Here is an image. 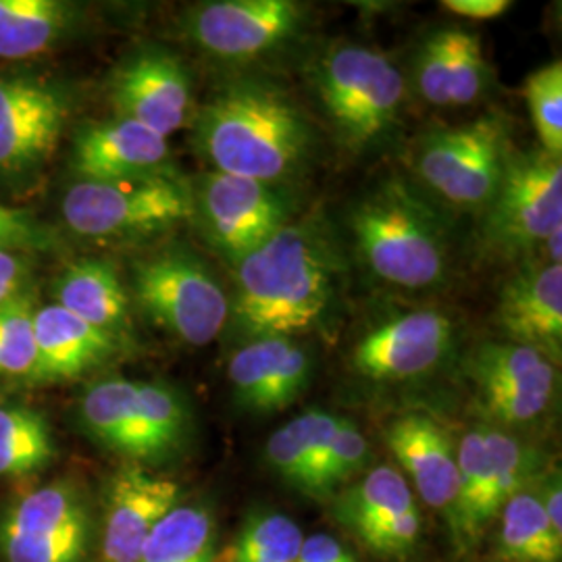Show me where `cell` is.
I'll return each instance as SVG.
<instances>
[{"label": "cell", "instance_id": "cell-1", "mask_svg": "<svg viewBox=\"0 0 562 562\" xmlns=\"http://www.w3.org/2000/svg\"><path fill=\"white\" fill-rule=\"evenodd\" d=\"M331 252L311 227L283 225L246 255L236 271L229 308L241 331L255 338H294L317 329L334 302Z\"/></svg>", "mask_w": 562, "mask_h": 562}, {"label": "cell", "instance_id": "cell-2", "mask_svg": "<svg viewBox=\"0 0 562 562\" xmlns=\"http://www.w3.org/2000/svg\"><path fill=\"white\" fill-rule=\"evenodd\" d=\"M196 144L217 173L276 186L304 165L313 132L280 88L234 83L202 109Z\"/></svg>", "mask_w": 562, "mask_h": 562}, {"label": "cell", "instance_id": "cell-3", "mask_svg": "<svg viewBox=\"0 0 562 562\" xmlns=\"http://www.w3.org/2000/svg\"><path fill=\"white\" fill-rule=\"evenodd\" d=\"M350 227L371 271L401 288H429L446 278L440 222L401 181H385L355 209Z\"/></svg>", "mask_w": 562, "mask_h": 562}, {"label": "cell", "instance_id": "cell-4", "mask_svg": "<svg viewBox=\"0 0 562 562\" xmlns=\"http://www.w3.org/2000/svg\"><path fill=\"white\" fill-rule=\"evenodd\" d=\"M63 220L88 238L159 234L196 213L190 188L167 171L115 181H78L60 204Z\"/></svg>", "mask_w": 562, "mask_h": 562}, {"label": "cell", "instance_id": "cell-5", "mask_svg": "<svg viewBox=\"0 0 562 562\" xmlns=\"http://www.w3.org/2000/svg\"><path fill=\"white\" fill-rule=\"evenodd\" d=\"M81 422L104 448L136 461H157L180 446L188 408L162 383L104 380L81 398Z\"/></svg>", "mask_w": 562, "mask_h": 562}, {"label": "cell", "instance_id": "cell-6", "mask_svg": "<svg viewBox=\"0 0 562 562\" xmlns=\"http://www.w3.org/2000/svg\"><path fill=\"white\" fill-rule=\"evenodd\" d=\"M317 90L327 117L352 150L373 146L398 120L404 81L394 63L373 48L338 46L325 55Z\"/></svg>", "mask_w": 562, "mask_h": 562}, {"label": "cell", "instance_id": "cell-7", "mask_svg": "<svg viewBox=\"0 0 562 562\" xmlns=\"http://www.w3.org/2000/svg\"><path fill=\"white\" fill-rule=\"evenodd\" d=\"M134 292L150 322L190 346L211 344L229 319L222 283L186 250H161L138 262Z\"/></svg>", "mask_w": 562, "mask_h": 562}, {"label": "cell", "instance_id": "cell-8", "mask_svg": "<svg viewBox=\"0 0 562 562\" xmlns=\"http://www.w3.org/2000/svg\"><path fill=\"white\" fill-rule=\"evenodd\" d=\"M562 227L561 159L538 150L506 162L487 202L483 240L498 255H522L543 246Z\"/></svg>", "mask_w": 562, "mask_h": 562}, {"label": "cell", "instance_id": "cell-9", "mask_svg": "<svg viewBox=\"0 0 562 562\" xmlns=\"http://www.w3.org/2000/svg\"><path fill=\"white\" fill-rule=\"evenodd\" d=\"M508 159V125L496 115H483L425 138L415 169L446 201L482 206L492 201Z\"/></svg>", "mask_w": 562, "mask_h": 562}, {"label": "cell", "instance_id": "cell-10", "mask_svg": "<svg viewBox=\"0 0 562 562\" xmlns=\"http://www.w3.org/2000/svg\"><path fill=\"white\" fill-rule=\"evenodd\" d=\"M469 375L475 383L483 413L503 425L540 419L557 385L550 357L517 341L482 344L471 359Z\"/></svg>", "mask_w": 562, "mask_h": 562}, {"label": "cell", "instance_id": "cell-11", "mask_svg": "<svg viewBox=\"0 0 562 562\" xmlns=\"http://www.w3.org/2000/svg\"><path fill=\"white\" fill-rule=\"evenodd\" d=\"M336 519L383 559H408L422 533L415 494L396 467L382 464L346 490L334 506Z\"/></svg>", "mask_w": 562, "mask_h": 562}, {"label": "cell", "instance_id": "cell-12", "mask_svg": "<svg viewBox=\"0 0 562 562\" xmlns=\"http://www.w3.org/2000/svg\"><path fill=\"white\" fill-rule=\"evenodd\" d=\"M194 204L211 241L234 262L278 234L288 217V204L276 186L217 171L202 180Z\"/></svg>", "mask_w": 562, "mask_h": 562}, {"label": "cell", "instance_id": "cell-13", "mask_svg": "<svg viewBox=\"0 0 562 562\" xmlns=\"http://www.w3.org/2000/svg\"><path fill=\"white\" fill-rule=\"evenodd\" d=\"M302 18V4L292 0H217L192 13L190 34L211 55L250 59L290 41Z\"/></svg>", "mask_w": 562, "mask_h": 562}, {"label": "cell", "instance_id": "cell-14", "mask_svg": "<svg viewBox=\"0 0 562 562\" xmlns=\"http://www.w3.org/2000/svg\"><path fill=\"white\" fill-rule=\"evenodd\" d=\"M452 322L438 311H413L362 336L352 367L371 382H404L419 378L442 361L452 344Z\"/></svg>", "mask_w": 562, "mask_h": 562}, {"label": "cell", "instance_id": "cell-15", "mask_svg": "<svg viewBox=\"0 0 562 562\" xmlns=\"http://www.w3.org/2000/svg\"><path fill=\"white\" fill-rule=\"evenodd\" d=\"M180 504V485L138 464L120 469L106 490L102 559L138 562L153 529Z\"/></svg>", "mask_w": 562, "mask_h": 562}, {"label": "cell", "instance_id": "cell-16", "mask_svg": "<svg viewBox=\"0 0 562 562\" xmlns=\"http://www.w3.org/2000/svg\"><path fill=\"white\" fill-rule=\"evenodd\" d=\"M113 101L120 117L169 138L190 115L192 83L180 60L148 50L127 60L115 74Z\"/></svg>", "mask_w": 562, "mask_h": 562}, {"label": "cell", "instance_id": "cell-17", "mask_svg": "<svg viewBox=\"0 0 562 562\" xmlns=\"http://www.w3.org/2000/svg\"><path fill=\"white\" fill-rule=\"evenodd\" d=\"M67 104L57 90L27 78H0V169L23 171L59 144Z\"/></svg>", "mask_w": 562, "mask_h": 562}, {"label": "cell", "instance_id": "cell-18", "mask_svg": "<svg viewBox=\"0 0 562 562\" xmlns=\"http://www.w3.org/2000/svg\"><path fill=\"white\" fill-rule=\"evenodd\" d=\"M227 378L236 402L271 415L299 401L311 380V357L292 338H255L234 352Z\"/></svg>", "mask_w": 562, "mask_h": 562}, {"label": "cell", "instance_id": "cell-19", "mask_svg": "<svg viewBox=\"0 0 562 562\" xmlns=\"http://www.w3.org/2000/svg\"><path fill=\"white\" fill-rule=\"evenodd\" d=\"M385 443L404 469L411 490L427 506L448 515L457 498L459 462L442 425L422 413L402 415L387 427Z\"/></svg>", "mask_w": 562, "mask_h": 562}, {"label": "cell", "instance_id": "cell-20", "mask_svg": "<svg viewBox=\"0 0 562 562\" xmlns=\"http://www.w3.org/2000/svg\"><path fill=\"white\" fill-rule=\"evenodd\" d=\"M169 138L136 121L117 117L90 125L76 140L74 165L81 181H115L162 173Z\"/></svg>", "mask_w": 562, "mask_h": 562}, {"label": "cell", "instance_id": "cell-21", "mask_svg": "<svg viewBox=\"0 0 562 562\" xmlns=\"http://www.w3.org/2000/svg\"><path fill=\"white\" fill-rule=\"evenodd\" d=\"M498 323L508 338L546 352L550 359L561 352V265L529 267L504 283L498 299Z\"/></svg>", "mask_w": 562, "mask_h": 562}, {"label": "cell", "instance_id": "cell-22", "mask_svg": "<svg viewBox=\"0 0 562 562\" xmlns=\"http://www.w3.org/2000/svg\"><path fill=\"white\" fill-rule=\"evenodd\" d=\"M36 331V380H74L104 361L113 350L111 334L76 317L59 304L42 306L34 313Z\"/></svg>", "mask_w": 562, "mask_h": 562}, {"label": "cell", "instance_id": "cell-23", "mask_svg": "<svg viewBox=\"0 0 562 562\" xmlns=\"http://www.w3.org/2000/svg\"><path fill=\"white\" fill-rule=\"evenodd\" d=\"M340 417L308 411L271 434L265 459L281 480L304 494H319L323 464Z\"/></svg>", "mask_w": 562, "mask_h": 562}, {"label": "cell", "instance_id": "cell-24", "mask_svg": "<svg viewBox=\"0 0 562 562\" xmlns=\"http://www.w3.org/2000/svg\"><path fill=\"white\" fill-rule=\"evenodd\" d=\"M459 487L446 519L454 543L469 550L482 540L483 531L498 519L492 503V454L485 429L462 436L459 450Z\"/></svg>", "mask_w": 562, "mask_h": 562}, {"label": "cell", "instance_id": "cell-25", "mask_svg": "<svg viewBox=\"0 0 562 562\" xmlns=\"http://www.w3.org/2000/svg\"><path fill=\"white\" fill-rule=\"evenodd\" d=\"M55 296V304L113 338L130 325V299L115 267L109 262L71 265L57 281Z\"/></svg>", "mask_w": 562, "mask_h": 562}, {"label": "cell", "instance_id": "cell-26", "mask_svg": "<svg viewBox=\"0 0 562 562\" xmlns=\"http://www.w3.org/2000/svg\"><path fill=\"white\" fill-rule=\"evenodd\" d=\"M498 521L496 562H561L562 536L548 521L540 492L527 487L515 494Z\"/></svg>", "mask_w": 562, "mask_h": 562}, {"label": "cell", "instance_id": "cell-27", "mask_svg": "<svg viewBox=\"0 0 562 562\" xmlns=\"http://www.w3.org/2000/svg\"><path fill=\"white\" fill-rule=\"evenodd\" d=\"M90 529L86 506L69 483H50L13 504L0 522V536L53 538Z\"/></svg>", "mask_w": 562, "mask_h": 562}, {"label": "cell", "instance_id": "cell-28", "mask_svg": "<svg viewBox=\"0 0 562 562\" xmlns=\"http://www.w3.org/2000/svg\"><path fill=\"white\" fill-rule=\"evenodd\" d=\"M138 562H217L215 521L209 508L178 504L153 529Z\"/></svg>", "mask_w": 562, "mask_h": 562}, {"label": "cell", "instance_id": "cell-29", "mask_svg": "<svg viewBox=\"0 0 562 562\" xmlns=\"http://www.w3.org/2000/svg\"><path fill=\"white\" fill-rule=\"evenodd\" d=\"M69 7L57 0H0V57L41 55L67 27Z\"/></svg>", "mask_w": 562, "mask_h": 562}, {"label": "cell", "instance_id": "cell-30", "mask_svg": "<svg viewBox=\"0 0 562 562\" xmlns=\"http://www.w3.org/2000/svg\"><path fill=\"white\" fill-rule=\"evenodd\" d=\"M55 459V440L41 413L0 402V477H23Z\"/></svg>", "mask_w": 562, "mask_h": 562}, {"label": "cell", "instance_id": "cell-31", "mask_svg": "<svg viewBox=\"0 0 562 562\" xmlns=\"http://www.w3.org/2000/svg\"><path fill=\"white\" fill-rule=\"evenodd\" d=\"M302 529L276 510L250 515L223 552L222 562H299Z\"/></svg>", "mask_w": 562, "mask_h": 562}, {"label": "cell", "instance_id": "cell-32", "mask_svg": "<svg viewBox=\"0 0 562 562\" xmlns=\"http://www.w3.org/2000/svg\"><path fill=\"white\" fill-rule=\"evenodd\" d=\"M525 99L543 153L562 155V63L554 60L525 81Z\"/></svg>", "mask_w": 562, "mask_h": 562}, {"label": "cell", "instance_id": "cell-33", "mask_svg": "<svg viewBox=\"0 0 562 562\" xmlns=\"http://www.w3.org/2000/svg\"><path fill=\"white\" fill-rule=\"evenodd\" d=\"M448 60V104L462 106L477 101L487 80L482 42L464 30H443Z\"/></svg>", "mask_w": 562, "mask_h": 562}, {"label": "cell", "instance_id": "cell-34", "mask_svg": "<svg viewBox=\"0 0 562 562\" xmlns=\"http://www.w3.org/2000/svg\"><path fill=\"white\" fill-rule=\"evenodd\" d=\"M34 313L25 296L0 311V378H34L38 361Z\"/></svg>", "mask_w": 562, "mask_h": 562}, {"label": "cell", "instance_id": "cell-35", "mask_svg": "<svg viewBox=\"0 0 562 562\" xmlns=\"http://www.w3.org/2000/svg\"><path fill=\"white\" fill-rule=\"evenodd\" d=\"M90 529L53 538L0 536V550L7 562H81L88 550Z\"/></svg>", "mask_w": 562, "mask_h": 562}, {"label": "cell", "instance_id": "cell-36", "mask_svg": "<svg viewBox=\"0 0 562 562\" xmlns=\"http://www.w3.org/2000/svg\"><path fill=\"white\" fill-rule=\"evenodd\" d=\"M367 452L369 446L361 429L348 419H340L323 464L319 494L331 492L340 483L348 482L357 471H361L367 461Z\"/></svg>", "mask_w": 562, "mask_h": 562}, {"label": "cell", "instance_id": "cell-37", "mask_svg": "<svg viewBox=\"0 0 562 562\" xmlns=\"http://www.w3.org/2000/svg\"><path fill=\"white\" fill-rule=\"evenodd\" d=\"M448 60L446 34L438 32L425 42L417 60V86L423 99L436 106H448Z\"/></svg>", "mask_w": 562, "mask_h": 562}, {"label": "cell", "instance_id": "cell-38", "mask_svg": "<svg viewBox=\"0 0 562 562\" xmlns=\"http://www.w3.org/2000/svg\"><path fill=\"white\" fill-rule=\"evenodd\" d=\"M25 278H27L25 262L9 250H0V311L23 296L21 292H23Z\"/></svg>", "mask_w": 562, "mask_h": 562}, {"label": "cell", "instance_id": "cell-39", "mask_svg": "<svg viewBox=\"0 0 562 562\" xmlns=\"http://www.w3.org/2000/svg\"><path fill=\"white\" fill-rule=\"evenodd\" d=\"M299 562H359L336 538L317 533L304 538Z\"/></svg>", "mask_w": 562, "mask_h": 562}, {"label": "cell", "instance_id": "cell-40", "mask_svg": "<svg viewBox=\"0 0 562 562\" xmlns=\"http://www.w3.org/2000/svg\"><path fill=\"white\" fill-rule=\"evenodd\" d=\"M450 13L469 20H494L504 15L513 2L510 0H443Z\"/></svg>", "mask_w": 562, "mask_h": 562}, {"label": "cell", "instance_id": "cell-41", "mask_svg": "<svg viewBox=\"0 0 562 562\" xmlns=\"http://www.w3.org/2000/svg\"><path fill=\"white\" fill-rule=\"evenodd\" d=\"M27 236V225L15 211L0 204V250H7L13 244H20Z\"/></svg>", "mask_w": 562, "mask_h": 562}, {"label": "cell", "instance_id": "cell-42", "mask_svg": "<svg viewBox=\"0 0 562 562\" xmlns=\"http://www.w3.org/2000/svg\"><path fill=\"white\" fill-rule=\"evenodd\" d=\"M540 498H542L543 513L548 517L550 525L554 527L557 533L562 536V490L559 480H550L546 483V487L540 490Z\"/></svg>", "mask_w": 562, "mask_h": 562}, {"label": "cell", "instance_id": "cell-43", "mask_svg": "<svg viewBox=\"0 0 562 562\" xmlns=\"http://www.w3.org/2000/svg\"><path fill=\"white\" fill-rule=\"evenodd\" d=\"M562 227H559L557 232H552L548 236V240L543 241L546 250H548V259L552 265H561L562 261Z\"/></svg>", "mask_w": 562, "mask_h": 562}]
</instances>
